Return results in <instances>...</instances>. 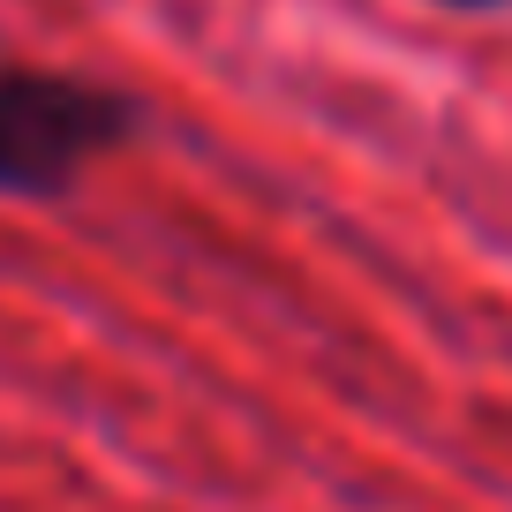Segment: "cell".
Segmentation results:
<instances>
[{"instance_id": "cell-1", "label": "cell", "mask_w": 512, "mask_h": 512, "mask_svg": "<svg viewBox=\"0 0 512 512\" xmlns=\"http://www.w3.org/2000/svg\"><path fill=\"white\" fill-rule=\"evenodd\" d=\"M144 128V106L128 91L76 68H0V196L46 204L83 181V166H98L106 151H121Z\"/></svg>"}, {"instance_id": "cell-2", "label": "cell", "mask_w": 512, "mask_h": 512, "mask_svg": "<svg viewBox=\"0 0 512 512\" xmlns=\"http://www.w3.org/2000/svg\"><path fill=\"white\" fill-rule=\"evenodd\" d=\"M445 8H505V0H445Z\"/></svg>"}]
</instances>
